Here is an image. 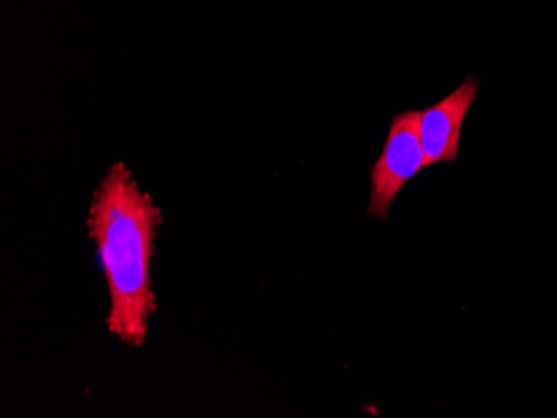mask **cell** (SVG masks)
Here are the masks:
<instances>
[{
  "instance_id": "obj_1",
  "label": "cell",
  "mask_w": 557,
  "mask_h": 418,
  "mask_svg": "<svg viewBox=\"0 0 557 418\" xmlns=\"http://www.w3.org/2000/svg\"><path fill=\"white\" fill-rule=\"evenodd\" d=\"M162 215L150 193L140 189L129 168L115 162L94 193L89 208V236L111 292L108 329L133 347H143L154 292L150 289V262Z\"/></svg>"
},
{
  "instance_id": "obj_2",
  "label": "cell",
  "mask_w": 557,
  "mask_h": 418,
  "mask_svg": "<svg viewBox=\"0 0 557 418\" xmlns=\"http://www.w3.org/2000/svg\"><path fill=\"white\" fill-rule=\"evenodd\" d=\"M421 111L394 115L383 152L371 170V202L368 215L386 220L391 204L403 187L414 179L425 165L419 134Z\"/></svg>"
},
{
  "instance_id": "obj_3",
  "label": "cell",
  "mask_w": 557,
  "mask_h": 418,
  "mask_svg": "<svg viewBox=\"0 0 557 418\" xmlns=\"http://www.w3.org/2000/svg\"><path fill=\"white\" fill-rule=\"evenodd\" d=\"M479 80L468 77L458 89L421 112L419 134L425 165L458 162L462 126L478 96Z\"/></svg>"
}]
</instances>
